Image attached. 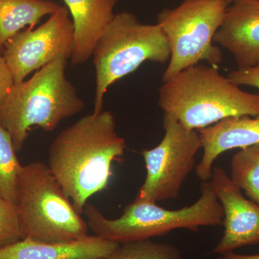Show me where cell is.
<instances>
[{
  "mask_svg": "<svg viewBox=\"0 0 259 259\" xmlns=\"http://www.w3.org/2000/svg\"><path fill=\"white\" fill-rule=\"evenodd\" d=\"M198 132L204 152L195 173L206 182L210 180L214 161L223 153L259 144V116L229 117Z\"/></svg>",
  "mask_w": 259,
  "mask_h": 259,
  "instance_id": "7c38bea8",
  "label": "cell"
},
{
  "mask_svg": "<svg viewBox=\"0 0 259 259\" xmlns=\"http://www.w3.org/2000/svg\"><path fill=\"white\" fill-rule=\"evenodd\" d=\"M23 239L16 204L0 197V248Z\"/></svg>",
  "mask_w": 259,
  "mask_h": 259,
  "instance_id": "d6986e66",
  "label": "cell"
},
{
  "mask_svg": "<svg viewBox=\"0 0 259 259\" xmlns=\"http://www.w3.org/2000/svg\"><path fill=\"white\" fill-rule=\"evenodd\" d=\"M158 106L186 128L203 129L229 117L259 116V94L247 93L218 67L197 64L163 82Z\"/></svg>",
  "mask_w": 259,
  "mask_h": 259,
  "instance_id": "7a4b0ae2",
  "label": "cell"
},
{
  "mask_svg": "<svg viewBox=\"0 0 259 259\" xmlns=\"http://www.w3.org/2000/svg\"><path fill=\"white\" fill-rule=\"evenodd\" d=\"M119 245L95 235L66 243L25 238L0 248V259H108Z\"/></svg>",
  "mask_w": 259,
  "mask_h": 259,
  "instance_id": "5bb4252c",
  "label": "cell"
},
{
  "mask_svg": "<svg viewBox=\"0 0 259 259\" xmlns=\"http://www.w3.org/2000/svg\"><path fill=\"white\" fill-rule=\"evenodd\" d=\"M23 239L66 243L88 236V225L63 191L48 164L23 166L16 200Z\"/></svg>",
  "mask_w": 259,
  "mask_h": 259,
  "instance_id": "5b68a950",
  "label": "cell"
},
{
  "mask_svg": "<svg viewBox=\"0 0 259 259\" xmlns=\"http://www.w3.org/2000/svg\"><path fill=\"white\" fill-rule=\"evenodd\" d=\"M108 259H182V255L174 245L147 239L121 243Z\"/></svg>",
  "mask_w": 259,
  "mask_h": 259,
  "instance_id": "ac0fdd59",
  "label": "cell"
},
{
  "mask_svg": "<svg viewBox=\"0 0 259 259\" xmlns=\"http://www.w3.org/2000/svg\"><path fill=\"white\" fill-rule=\"evenodd\" d=\"M214 42L233 56L238 68L259 63V0H243L227 9Z\"/></svg>",
  "mask_w": 259,
  "mask_h": 259,
  "instance_id": "8fae6325",
  "label": "cell"
},
{
  "mask_svg": "<svg viewBox=\"0 0 259 259\" xmlns=\"http://www.w3.org/2000/svg\"><path fill=\"white\" fill-rule=\"evenodd\" d=\"M228 5L233 4V3H236V2L243 1V0H226Z\"/></svg>",
  "mask_w": 259,
  "mask_h": 259,
  "instance_id": "603a6c76",
  "label": "cell"
},
{
  "mask_svg": "<svg viewBox=\"0 0 259 259\" xmlns=\"http://www.w3.org/2000/svg\"><path fill=\"white\" fill-rule=\"evenodd\" d=\"M67 60L58 59L28 80L14 83L0 105V125L21 151L33 126L54 131L61 121L84 108V102L66 76Z\"/></svg>",
  "mask_w": 259,
  "mask_h": 259,
  "instance_id": "3957f363",
  "label": "cell"
},
{
  "mask_svg": "<svg viewBox=\"0 0 259 259\" xmlns=\"http://www.w3.org/2000/svg\"><path fill=\"white\" fill-rule=\"evenodd\" d=\"M96 73L94 111L103 110L104 97L119 79L134 72L145 61L164 64L171 50L158 24L141 23L129 12L115 15L93 54Z\"/></svg>",
  "mask_w": 259,
  "mask_h": 259,
  "instance_id": "8992f818",
  "label": "cell"
},
{
  "mask_svg": "<svg viewBox=\"0 0 259 259\" xmlns=\"http://www.w3.org/2000/svg\"><path fill=\"white\" fill-rule=\"evenodd\" d=\"M163 127L161 143L141 151L146 177L136 197L138 200L157 203L177 198L202 148L198 131L186 128L172 116L163 115Z\"/></svg>",
  "mask_w": 259,
  "mask_h": 259,
  "instance_id": "ba28073f",
  "label": "cell"
},
{
  "mask_svg": "<svg viewBox=\"0 0 259 259\" xmlns=\"http://www.w3.org/2000/svg\"><path fill=\"white\" fill-rule=\"evenodd\" d=\"M232 181L259 206V144L241 148L231 162Z\"/></svg>",
  "mask_w": 259,
  "mask_h": 259,
  "instance_id": "2e32d148",
  "label": "cell"
},
{
  "mask_svg": "<svg viewBox=\"0 0 259 259\" xmlns=\"http://www.w3.org/2000/svg\"><path fill=\"white\" fill-rule=\"evenodd\" d=\"M213 190L223 207L224 231L212 252L223 255L259 244V206L245 198L242 190L222 167H214L210 179Z\"/></svg>",
  "mask_w": 259,
  "mask_h": 259,
  "instance_id": "30bf717a",
  "label": "cell"
},
{
  "mask_svg": "<svg viewBox=\"0 0 259 259\" xmlns=\"http://www.w3.org/2000/svg\"><path fill=\"white\" fill-rule=\"evenodd\" d=\"M117 0H64L72 17L74 49L71 60L80 65L92 56L100 37L111 23Z\"/></svg>",
  "mask_w": 259,
  "mask_h": 259,
  "instance_id": "4fadbf2b",
  "label": "cell"
},
{
  "mask_svg": "<svg viewBox=\"0 0 259 259\" xmlns=\"http://www.w3.org/2000/svg\"><path fill=\"white\" fill-rule=\"evenodd\" d=\"M218 259H259V253L254 255H243L231 252L220 255Z\"/></svg>",
  "mask_w": 259,
  "mask_h": 259,
  "instance_id": "7402d4cb",
  "label": "cell"
},
{
  "mask_svg": "<svg viewBox=\"0 0 259 259\" xmlns=\"http://www.w3.org/2000/svg\"><path fill=\"white\" fill-rule=\"evenodd\" d=\"M228 77L238 86H248L259 90V63L250 67L233 70Z\"/></svg>",
  "mask_w": 259,
  "mask_h": 259,
  "instance_id": "ffe728a7",
  "label": "cell"
},
{
  "mask_svg": "<svg viewBox=\"0 0 259 259\" xmlns=\"http://www.w3.org/2000/svg\"><path fill=\"white\" fill-rule=\"evenodd\" d=\"M50 0H0V54L5 44L24 29L35 28L60 8Z\"/></svg>",
  "mask_w": 259,
  "mask_h": 259,
  "instance_id": "9a60e30c",
  "label": "cell"
},
{
  "mask_svg": "<svg viewBox=\"0 0 259 259\" xmlns=\"http://www.w3.org/2000/svg\"><path fill=\"white\" fill-rule=\"evenodd\" d=\"M66 6H61L37 28H25L5 44L3 56L15 83L58 59L68 60L74 49V26Z\"/></svg>",
  "mask_w": 259,
  "mask_h": 259,
  "instance_id": "9c48e42d",
  "label": "cell"
},
{
  "mask_svg": "<svg viewBox=\"0 0 259 259\" xmlns=\"http://www.w3.org/2000/svg\"><path fill=\"white\" fill-rule=\"evenodd\" d=\"M14 83L13 74L3 54H0V105Z\"/></svg>",
  "mask_w": 259,
  "mask_h": 259,
  "instance_id": "44dd1931",
  "label": "cell"
},
{
  "mask_svg": "<svg viewBox=\"0 0 259 259\" xmlns=\"http://www.w3.org/2000/svg\"><path fill=\"white\" fill-rule=\"evenodd\" d=\"M83 212L95 236L119 244L151 239L177 229L198 231L201 227L221 226L223 219L222 206L209 180L201 183L200 196L194 204L176 210L135 199L116 219L105 217L92 204H87Z\"/></svg>",
  "mask_w": 259,
  "mask_h": 259,
  "instance_id": "277c9868",
  "label": "cell"
},
{
  "mask_svg": "<svg viewBox=\"0 0 259 259\" xmlns=\"http://www.w3.org/2000/svg\"><path fill=\"white\" fill-rule=\"evenodd\" d=\"M9 133L0 125V197L16 203L19 175L23 166Z\"/></svg>",
  "mask_w": 259,
  "mask_h": 259,
  "instance_id": "e0dca14e",
  "label": "cell"
},
{
  "mask_svg": "<svg viewBox=\"0 0 259 259\" xmlns=\"http://www.w3.org/2000/svg\"><path fill=\"white\" fill-rule=\"evenodd\" d=\"M228 8L226 0H185L177 8L158 15L157 24L171 50L163 82L201 61L218 67L223 54L214 45V37Z\"/></svg>",
  "mask_w": 259,
  "mask_h": 259,
  "instance_id": "52a82bcc",
  "label": "cell"
},
{
  "mask_svg": "<svg viewBox=\"0 0 259 259\" xmlns=\"http://www.w3.org/2000/svg\"><path fill=\"white\" fill-rule=\"evenodd\" d=\"M125 148L108 110L83 116L53 141L48 166L79 214L90 197L106 190L112 162L123 156Z\"/></svg>",
  "mask_w": 259,
  "mask_h": 259,
  "instance_id": "6da1fadb",
  "label": "cell"
}]
</instances>
